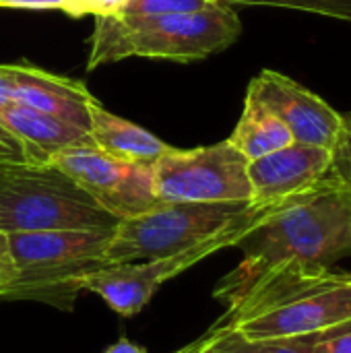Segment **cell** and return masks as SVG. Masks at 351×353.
<instances>
[{"instance_id":"cell-1","label":"cell","mask_w":351,"mask_h":353,"mask_svg":"<svg viewBox=\"0 0 351 353\" xmlns=\"http://www.w3.org/2000/svg\"><path fill=\"white\" fill-rule=\"evenodd\" d=\"M236 248L242 263L217 281L219 302L281 265L333 267L351 256V190L329 174L314 188L275 203Z\"/></svg>"},{"instance_id":"cell-2","label":"cell","mask_w":351,"mask_h":353,"mask_svg":"<svg viewBox=\"0 0 351 353\" xmlns=\"http://www.w3.org/2000/svg\"><path fill=\"white\" fill-rule=\"evenodd\" d=\"M223 304V319L252 343L325 333L351 321V271L281 265Z\"/></svg>"},{"instance_id":"cell-3","label":"cell","mask_w":351,"mask_h":353,"mask_svg":"<svg viewBox=\"0 0 351 353\" xmlns=\"http://www.w3.org/2000/svg\"><path fill=\"white\" fill-rule=\"evenodd\" d=\"M240 33L242 23L223 0L205 10L166 17L103 14L95 17L87 68L95 70L124 58H161L188 64L228 50Z\"/></svg>"},{"instance_id":"cell-4","label":"cell","mask_w":351,"mask_h":353,"mask_svg":"<svg viewBox=\"0 0 351 353\" xmlns=\"http://www.w3.org/2000/svg\"><path fill=\"white\" fill-rule=\"evenodd\" d=\"M114 230H48L8 234L14 279L2 302H37L70 312L85 279L108 267Z\"/></svg>"},{"instance_id":"cell-5","label":"cell","mask_w":351,"mask_h":353,"mask_svg":"<svg viewBox=\"0 0 351 353\" xmlns=\"http://www.w3.org/2000/svg\"><path fill=\"white\" fill-rule=\"evenodd\" d=\"M273 205L244 203H159L118 221L112 232L108 265L143 263L194 248L230 230L257 223Z\"/></svg>"},{"instance_id":"cell-6","label":"cell","mask_w":351,"mask_h":353,"mask_svg":"<svg viewBox=\"0 0 351 353\" xmlns=\"http://www.w3.org/2000/svg\"><path fill=\"white\" fill-rule=\"evenodd\" d=\"M118 219L52 165L0 170V232L114 230Z\"/></svg>"},{"instance_id":"cell-7","label":"cell","mask_w":351,"mask_h":353,"mask_svg":"<svg viewBox=\"0 0 351 353\" xmlns=\"http://www.w3.org/2000/svg\"><path fill=\"white\" fill-rule=\"evenodd\" d=\"M151 170L159 203L252 201L248 159L230 141L188 151L170 147Z\"/></svg>"},{"instance_id":"cell-8","label":"cell","mask_w":351,"mask_h":353,"mask_svg":"<svg viewBox=\"0 0 351 353\" xmlns=\"http://www.w3.org/2000/svg\"><path fill=\"white\" fill-rule=\"evenodd\" d=\"M48 165L68 176L118 221L137 217L159 205L153 190L151 165L114 159L93 143L64 149Z\"/></svg>"},{"instance_id":"cell-9","label":"cell","mask_w":351,"mask_h":353,"mask_svg":"<svg viewBox=\"0 0 351 353\" xmlns=\"http://www.w3.org/2000/svg\"><path fill=\"white\" fill-rule=\"evenodd\" d=\"M257 223L230 230L221 236H215L194 248H188L172 256L143 261V263L108 265L85 279V292L99 296L116 314L126 319L134 316L147 306V302L155 296V292L166 281L178 277L180 273L205 261L207 256L223 248L236 246Z\"/></svg>"},{"instance_id":"cell-10","label":"cell","mask_w":351,"mask_h":353,"mask_svg":"<svg viewBox=\"0 0 351 353\" xmlns=\"http://www.w3.org/2000/svg\"><path fill=\"white\" fill-rule=\"evenodd\" d=\"M248 93L261 99L288 126L296 143L335 149L345 126L343 114L333 110L321 95L269 68L250 81Z\"/></svg>"},{"instance_id":"cell-11","label":"cell","mask_w":351,"mask_h":353,"mask_svg":"<svg viewBox=\"0 0 351 353\" xmlns=\"http://www.w3.org/2000/svg\"><path fill=\"white\" fill-rule=\"evenodd\" d=\"M333 151L292 143L283 149L248 161L252 203L275 205L314 188L331 174Z\"/></svg>"},{"instance_id":"cell-12","label":"cell","mask_w":351,"mask_h":353,"mask_svg":"<svg viewBox=\"0 0 351 353\" xmlns=\"http://www.w3.org/2000/svg\"><path fill=\"white\" fill-rule=\"evenodd\" d=\"M4 70L10 81V97L14 103L50 114L89 132V103L95 97L83 83L25 62L4 64Z\"/></svg>"},{"instance_id":"cell-13","label":"cell","mask_w":351,"mask_h":353,"mask_svg":"<svg viewBox=\"0 0 351 353\" xmlns=\"http://www.w3.org/2000/svg\"><path fill=\"white\" fill-rule=\"evenodd\" d=\"M0 124L21 141L29 165H48L60 151L93 143L87 130L14 101L0 108Z\"/></svg>"},{"instance_id":"cell-14","label":"cell","mask_w":351,"mask_h":353,"mask_svg":"<svg viewBox=\"0 0 351 353\" xmlns=\"http://www.w3.org/2000/svg\"><path fill=\"white\" fill-rule=\"evenodd\" d=\"M89 137L99 151L126 163L153 165L170 151V145L153 132L112 114L97 99L89 103Z\"/></svg>"},{"instance_id":"cell-15","label":"cell","mask_w":351,"mask_h":353,"mask_svg":"<svg viewBox=\"0 0 351 353\" xmlns=\"http://www.w3.org/2000/svg\"><path fill=\"white\" fill-rule=\"evenodd\" d=\"M248 161L294 143L288 126L252 93L246 91L242 116L228 139Z\"/></svg>"},{"instance_id":"cell-16","label":"cell","mask_w":351,"mask_h":353,"mask_svg":"<svg viewBox=\"0 0 351 353\" xmlns=\"http://www.w3.org/2000/svg\"><path fill=\"white\" fill-rule=\"evenodd\" d=\"M174 353H257V345L244 339L240 331L221 316L203 337Z\"/></svg>"},{"instance_id":"cell-17","label":"cell","mask_w":351,"mask_h":353,"mask_svg":"<svg viewBox=\"0 0 351 353\" xmlns=\"http://www.w3.org/2000/svg\"><path fill=\"white\" fill-rule=\"evenodd\" d=\"M228 4H250V6H277L302 10L319 17H331L351 21V0H223Z\"/></svg>"},{"instance_id":"cell-18","label":"cell","mask_w":351,"mask_h":353,"mask_svg":"<svg viewBox=\"0 0 351 353\" xmlns=\"http://www.w3.org/2000/svg\"><path fill=\"white\" fill-rule=\"evenodd\" d=\"M217 0H128L116 14L122 17H166L197 12L213 6Z\"/></svg>"},{"instance_id":"cell-19","label":"cell","mask_w":351,"mask_h":353,"mask_svg":"<svg viewBox=\"0 0 351 353\" xmlns=\"http://www.w3.org/2000/svg\"><path fill=\"white\" fill-rule=\"evenodd\" d=\"M321 335L323 333L283 337V339H267V341H254V345H257V353H312Z\"/></svg>"},{"instance_id":"cell-20","label":"cell","mask_w":351,"mask_h":353,"mask_svg":"<svg viewBox=\"0 0 351 353\" xmlns=\"http://www.w3.org/2000/svg\"><path fill=\"white\" fill-rule=\"evenodd\" d=\"M331 176L337 178L345 188L351 190V124H348V122H345L343 132H341V137L333 149Z\"/></svg>"},{"instance_id":"cell-21","label":"cell","mask_w":351,"mask_h":353,"mask_svg":"<svg viewBox=\"0 0 351 353\" xmlns=\"http://www.w3.org/2000/svg\"><path fill=\"white\" fill-rule=\"evenodd\" d=\"M312 353H351V321L325 331Z\"/></svg>"},{"instance_id":"cell-22","label":"cell","mask_w":351,"mask_h":353,"mask_svg":"<svg viewBox=\"0 0 351 353\" xmlns=\"http://www.w3.org/2000/svg\"><path fill=\"white\" fill-rule=\"evenodd\" d=\"M128 0H77L72 2L64 12L68 17H85V14H91V17H103V14H116Z\"/></svg>"},{"instance_id":"cell-23","label":"cell","mask_w":351,"mask_h":353,"mask_svg":"<svg viewBox=\"0 0 351 353\" xmlns=\"http://www.w3.org/2000/svg\"><path fill=\"white\" fill-rule=\"evenodd\" d=\"M12 165H29L21 141L0 124V170Z\"/></svg>"},{"instance_id":"cell-24","label":"cell","mask_w":351,"mask_h":353,"mask_svg":"<svg viewBox=\"0 0 351 353\" xmlns=\"http://www.w3.org/2000/svg\"><path fill=\"white\" fill-rule=\"evenodd\" d=\"M14 279V263L10 254V244H8V234L0 232V300L6 296Z\"/></svg>"},{"instance_id":"cell-25","label":"cell","mask_w":351,"mask_h":353,"mask_svg":"<svg viewBox=\"0 0 351 353\" xmlns=\"http://www.w3.org/2000/svg\"><path fill=\"white\" fill-rule=\"evenodd\" d=\"M68 0H0V8H29V10H62Z\"/></svg>"},{"instance_id":"cell-26","label":"cell","mask_w":351,"mask_h":353,"mask_svg":"<svg viewBox=\"0 0 351 353\" xmlns=\"http://www.w3.org/2000/svg\"><path fill=\"white\" fill-rule=\"evenodd\" d=\"M103 353H147V350H145L143 345L132 343L130 339L122 337V339H118L114 345H110V347H108Z\"/></svg>"},{"instance_id":"cell-27","label":"cell","mask_w":351,"mask_h":353,"mask_svg":"<svg viewBox=\"0 0 351 353\" xmlns=\"http://www.w3.org/2000/svg\"><path fill=\"white\" fill-rule=\"evenodd\" d=\"M12 103V97H10V81H8V74L4 70V64H0V108Z\"/></svg>"},{"instance_id":"cell-28","label":"cell","mask_w":351,"mask_h":353,"mask_svg":"<svg viewBox=\"0 0 351 353\" xmlns=\"http://www.w3.org/2000/svg\"><path fill=\"white\" fill-rule=\"evenodd\" d=\"M343 120H345L348 124H351V112H348V114H343Z\"/></svg>"},{"instance_id":"cell-29","label":"cell","mask_w":351,"mask_h":353,"mask_svg":"<svg viewBox=\"0 0 351 353\" xmlns=\"http://www.w3.org/2000/svg\"><path fill=\"white\" fill-rule=\"evenodd\" d=\"M72 2H77V0H68V2H66V6H64V8H62V12H64V10H66V8H68V6H70V4H72Z\"/></svg>"}]
</instances>
